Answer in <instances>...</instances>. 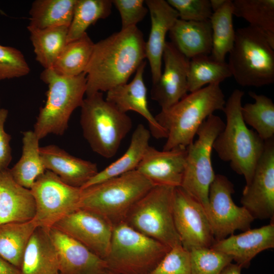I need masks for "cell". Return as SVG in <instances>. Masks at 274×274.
I'll use <instances>...</instances> for the list:
<instances>
[{
	"mask_svg": "<svg viewBox=\"0 0 274 274\" xmlns=\"http://www.w3.org/2000/svg\"><path fill=\"white\" fill-rule=\"evenodd\" d=\"M145 44L143 34L137 26L120 30L94 43L84 72L86 96L107 92L127 83L146 59Z\"/></svg>",
	"mask_w": 274,
	"mask_h": 274,
	"instance_id": "obj_1",
	"label": "cell"
},
{
	"mask_svg": "<svg viewBox=\"0 0 274 274\" xmlns=\"http://www.w3.org/2000/svg\"><path fill=\"white\" fill-rule=\"evenodd\" d=\"M244 94L243 91L235 89L226 101L223 110L226 123L215 139L213 149L222 161L229 163L234 172L244 176L247 185L263 153L265 141L249 129L243 119L242 100Z\"/></svg>",
	"mask_w": 274,
	"mask_h": 274,
	"instance_id": "obj_2",
	"label": "cell"
},
{
	"mask_svg": "<svg viewBox=\"0 0 274 274\" xmlns=\"http://www.w3.org/2000/svg\"><path fill=\"white\" fill-rule=\"evenodd\" d=\"M225 102L220 84L215 83L190 92L173 106L161 110L155 118L167 133L163 150L188 146L204 121L215 111H223Z\"/></svg>",
	"mask_w": 274,
	"mask_h": 274,
	"instance_id": "obj_3",
	"label": "cell"
},
{
	"mask_svg": "<svg viewBox=\"0 0 274 274\" xmlns=\"http://www.w3.org/2000/svg\"><path fill=\"white\" fill-rule=\"evenodd\" d=\"M80 124L93 151L106 158L117 153L132 127L130 117L98 92L87 96L81 106Z\"/></svg>",
	"mask_w": 274,
	"mask_h": 274,
	"instance_id": "obj_4",
	"label": "cell"
},
{
	"mask_svg": "<svg viewBox=\"0 0 274 274\" xmlns=\"http://www.w3.org/2000/svg\"><path fill=\"white\" fill-rule=\"evenodd\" d=\"M154 186L134 170L82 189L79 208L93 212L114 225L125 221L132 207Z\"/></svg>",
	"mask_w": 274,
	"mask_h": 274,
	"instance_id": "obj_5",
	"label": "cell"
},
{
	"mask_svg": "<svg viewBox=\"0 0 274 274\" xmlns=\"http://www.w3.org/2000/svg\"><path fill=\"white\" fill-rule=\"evenodd\" d=\"M40 77L48 90L46 103L34 124L33 131L40 140L50 134L61 135L65 132L71 115L81 107L86 90L85 73L65 77L51 68L44 69Z\"/></svg>",
	"mask_w": 274,
	"mask_h": 274,
	"instance_id": "obj_6",
	"label": "cell"
},
{
	"mask_svg": "<svg viewBox=\"0 0 274 274\" xmlns=\"http://www.w3.org/2000/svg\"><path fill=\"white\" fill-rule=\"evenodd\" d=\"M228 64L242 86L260 87L274 82V49L264 33L250 25L235 30Z\"/></svg>",
	"mask_w": 274,
	"mask_h": 274,
	"instance_id": "obj_7",
	"label": "cell"
},
{
	"mask_svg": "<svg viewBox=\"0 0 274 274\" xmlns=\"http://www.w3.org/2000/svg\"><path fill=\"white\" fill-rule=\"evenodd\" d=\"M170 249L129 226L113 225L107 270L120 274H149Z\"/></svg>",
	"mask_w": 274,
	"mask_h": 274,
	"instance_id": "obj_8",
	"label": "cell"
},
{
	"mask_svg": "<svg viewBox=\"0 0 274 274\" xmlns=\"http://www.w3.org/2000/svg\"><path fill=\"white\" fill-rule=\"evenodd\" d=\"M174 189L154 186L135 203L125 220L132 228L170 248L182 245L174 219Z\"/></svg>",
	"mask_w": 274,
	"mask_h": 274,
	"instance_id": "obj_9",
	"label": "cell"
},
{
	"mask_svg": "<svg viewBox=\"0 0 274 274\" xmlns=\"http://www.w3.org/2000/svg\"><path fill=\"white\" fill-rule=\"evenodd\" d=\"M225 123L212 114L198 128L197 139L187 147V155L181 187L204 208L206 213L209 192L215 174L212 163L213 145Z\"/></svg>",
	"mask_w": 274,
	"mask_h": 274,
	"instance_id": "obj_10",
	"label": "cell"
},
{
	"mask_svg": "<svg viewBox=\"0 0 274 274\" xmlns=\"http://www.w3.org/2000/svg\"><path fill=\"white\" fill-rule=\"evenodd\" d=\"M36 202L32 219L37 227L49 230L79 209L82 190L64 183L56 175L46 170L30 189Z\"/></svg>",
	"mask_w": 274,
	"mask_h": 274,
	"instance_id": "obj_11",
	"label": "cell"
},
{
	"mask_svg": "<svg viewBox=\"0 0 274 274\" xmlns=\"http://www.w3.org/2000/svg\"><path fill=\"white\" fill-rule=\"evenodd\" d=\"M232 183L225 176L217 174L210 185L207 214L215 241L225 238L236 230L250 229L254 219L243 206L233 201Z\"/></svg>",
	"mask_w": 274,
	"mask_h": 274,
	"instance_id": "obj_12",
	"label": "cell"
},
{
	"mask_svg": "<svg viewBox=\"0 0 274 274\" xmlns=\"http://www.w3.org/2000/svg\"><path fill=\"white\" fill-rule=\"evenodd\" d=\"M173 213L175 227L185 249L190 251L212 247L215 239L204 208L181 187L174 189Z\"/></svg>",
	"mask_w": 274,
	"mask_h": 274,
	"instance_id": "obj_13",
	"label": "cell"
},
{
	"mask_svg": "<svg viewBox=\"0 0 274 274\" xmlns=\"http://www.w3.org/2000/svg\"><path fill=\"white\" fill-rule=\"evenodd\" d=\"M241 203L254 219L273 220L274 138L265 141L252 180L243 189Z\"/></svg>",
	"mask_w": 274,
	"mask_h": 274,
	"instance_id": "obj_14",
	"label": "cell"
},
{
	"mask_svg": "<svg viewBox=\"0 0 274 274\" xmlns=\"http://www.w3.org/2000/svg\"><path fill=\"white\" fill-rule=\"evenodd\" d=\"M72 237L102 259L111 245L113 224L104 217L78 209L53 226Z\"/></svg>",
	"mask_w": 274,
	"mask_h": 274,
	"instance_id": "obj_15",
	"label": "cell"
},
{
	"mask_svg": "<svg viewBox=\"0 0 274 274\" xmlns=\"http://www.w3.org/2000/svg\"><path fill=\"white\" fill-rule=\"evenodd\" d=\"M189 60L170 42H166L162 56L164 70L151 90V98L161 110L173 106L187 94Z\"/></svg>",
	"mask_w": 274,
	"mask_h": 274,
	"instance_id": "obj_16",
	"label": "cell"
},
{
	"mask_svg": "<svg viewBox=\"0 0 274 274\" xmlns=\"http://www.w3.org/2000/svg\"><path fill=\"white\" fill-rule=\"evenodd\" d=\"M187 147L159 151L149 146L136 170L155 186L181 187Z\"/></svg>",
	"mask_w": 274,
	"mask_h": 274,
	"instance_id": "obj_17",
	"label": "cell"
},
{
	"mask_svg": "<svg viewBox=\"0 0 274 274\" xmlns=\"http://www.w3.org/2000/svg\"><path fill=\"white\" fill-rule=\"evenodd\" d=\"M49 232L56 250L60 274H100L106 262L80 242L52 227Z\"/></svg>",
	"mask_w": 274,
	"mask_h": 274,
	"instance_id": "obj_18",
	"label": "cell"
},
{
	"mask_svg": "<svg viewBox=\"0 0 274 274\" xmlns=\"http://www.w3.org/2000/svg\"><path fill=\"white\" fill-rule=\"evenodd\" d=\"M146 65L145 60L135 71L133 79L107 91L106 99L123 113L133 111L139 113L147 120L152 135L158 139H166V131L157 122L148 106L147 90L143 79Z\"/></svg>",
	"mask_w": 274,
	"mask_h": 274,
	"instance_id": "obj_19",
	"label": "cell"
},
{
	"mask_svg": "<svg viewBox=\"0 0 274 274\" xmlns=\"http://www.w3.org/2000/svg\"><path fill=\"white\" fill-rule=\"evenodd\" d=\"M150 13L151 29L145 44L146 59L149 61L152 84L159 80L162 73V56L166 36L179 18L177 11L165 0H146Z\"/></svg>",
	"mask_w": 274,
	"mask_h": 274,
	"instance_id": "obj_20",
	"label": "cell"
},
{
	"mask_svg": "<svg viewBox=\"0 0 274 274\" xmlns=\"http://www.w3.org/2000/svg\"><path fill=\"white\" fill-rule=\"evenodd\" d=\"M274 247V223L248 229L215 241L211 248L231 256L242 268H247L261 252Z\"/></svg>",
	"mask_w": 274,
	"mask_h": 274,
	"instance_id": "obj_21",
	"label": "cell"
},
{
	"mask_svg": "<svg viewBox=\"0 0 274 274\" xmlns=\"http://www.w3.org/2000/svg\"><path fill=\"white\" fill-rule=\"evenodd\" d=\"M40 153L46 170L73 187L81 188L98 172L96 163L73 156L55 145L40 147Z\"/></svg>",
	"mask_w": 274,
	"mask_h": 274,
	"instance_id": "obj_22",
	"label": "cell"
},
{
	"mask_svg": "<svg viewBox=\"0 0 274 274\" xmlns=\"http://www.w3.org/2000/svg\"><path fill=\"white\" fill-rule=\"evenodd\" d=\"M36 202L30 189L18 184L9 168L0 171V225L32 220Z\"/></svg>",
	"mask_w": 274,
	"mask_h": 274,
	"instance_id": "obj_23",
	"label": "cell"
},
{
	"mask_svg": "<svg viewBox=\"0 0 274 274\" xmlns=\"http://www.w3.org/2000/svg\"><path fill=\"white\" fill-rule=\"evenodd\" d=\"M168 34L170 42L189 59L211 53L212 30L210 20L194 21L178 18Z\"/></svg>",
	"mask_w": 274,
	"mask_h": 274,
	"instance_id": "obj_24",
	"label": "cell"
},
{
	"mask_svg": "<svg viewBox=\"0 0 274 274\" xmlns=\"http://www.w3.org/2000/svg\"><path fill=\"white\" fill-rule=\"evenodd\" d=\"M21 274H60L57 254L49 230L37 227L25 249Z\"/></svg>",
	"mask_w": 274,
	"mask_h": 274,
	"instance_id": "obj_25",
	"label": "cell"
},
{
	"mask_svg": "<svg viewBox=\"0 0 274 274\" xmlns=\"http://www.w3.org/2000/svg\"><path fill=\"white\" fill-rule=\"evenodd\" d=\"M151 133L142 124L134 129L129 146L119 158L98 172L81 188L82 189L108 179L136 170L149 145Z\"/></svg>",
	"mask_w": 274,
	"mask_h": 274,
	"instance_id": "obj_26",
	"label": "cell"
},
{
	"mask_svg": "<svg viewBox=\"0 0 274 274\" xmlns=\"http://www.w3.org/2000/svg\"><path fill=\"white\" fill-rule=\"evenodd\" d=\"M22 149L20 158L9 172L16 182L30 189L37 179L46 171L41 159L40 140L33 130L22 133Z\"/></svg>",
	"mask_w": 274,
	"mask_h": 274,
	"instance_id": "obj_27",
	"label": "cell"
},
{
	"mask_svg": "<svg viewBox=\"0 0 274 274\" xmlns=\"http://www.w3.org/2000/svg\"><path fill=\"white\" fill-rule=\"evenodd\" d=\"M77 0H36L29 11L27 29L70 26Z\"/></svg>",
	"mask_w": 274,
	"mask_h": 274,
	"instance_id": "obj_28",
	"label": "cell"
},
{
	"mask_svg": "<svg viewBox=\"0 0 274 274\" xmlns=\"http://www.w3.org/2000/svg\"><path fill=\"white\" fill-rule=\"evenodd\" d=\"M37 227L33 220L1 224L0 257L20 269L25 249Z\"/></svg>",
	"mask_w": 274,
	"mask_h": 274,
	"instance_id": "obj_29",
	"label": "cell"
},
{
	"mask_svg": "<svg viewBox=\"0 0 274 274\" xmlns=\"http://www.w3.org/2000/svg\"><path fill=\"white\" fill-rule=\"evenodd\" d=\"M232 4L233 15L262 31L274 48V0H234Z\"/></svg>",
	"mask_w": 274,
	"mask_h": 274,
	"instance_id": "obj_30",
	"label": "cell"
},
{
	"mask_svg": "<svg viewBox=\"0 0 274 274\" xmlns=\"http://www.w3.org/2000/svg\"><path fill=\"white\" fill-rule=\"evenodd\" d=\"M68 27L62 26L45 29H28L36 59L44 68H52L67 44Z\"/></svg>",
	"mask_w": 274,
	"mask_h": 274,
	"instance_id": "obj_31",
	"label": "cell"
},
{
	"mask_svg": "<svg viewBox=\"0 0 274 274\" xmlns=\"http://www.w3.org/2000/svg\"><path fill=\"white\" fill-rule=\"evenodd\" d=\"M94 45V43L86 32L81 38L66 44L51 69L65 77L77 76L84 73Z\"/></svg>",
	"mask_w": 274,
	"mask_h": 274,
	"instance_id": "obj_32",
	"label": "cell"
},
{
	"mask_svg": "<svg viewBox=\"0 0 274 274\" xmlns=\"http://www.w3.org/2000/svg\"><path fill=\"white\" fill-rule=\"evenodd\" d=\"M232 76L228 63L219 61L210 55H201L189 60L187 84L188 92L198 90L206 85L220 84Z\"/></svg>",
	"mask_w": 274,
	"mask_h": 274,
	"instance_id": "obj_33",
	"label": "cell"
},
{
	"mask_svg": "<svg viewBox=\"0 0 274 274\" xmlns=\"http://www.w3.org/2000/svg\"><path fill=\"white\" fill-rule=\"evenodd\" d=\"M232 1L227 0L210 19L212 30V48L210 55L219 61H225V56L231 50L235 30L232 21Z\"/></svg>",
	"mask_w": 274,
	"mask_h": 274,
	"instance_id": "obj_34",
	"label": "cell"
},
{
	"mask_svg": "<svg viewBox=\"0 0 274 274\" xmlns=\"http://www.w3.org/2000/svg\"><path fill=\"white\" fill-rule=\"evenodd\" d=\"M253 103H247L242 107L245 123L255 130L264 141L274 138V104L271 98L254 92L249 93Z\"/></svg>",
	"mask_w": 274,
	"mask_h": 274,
	"instance_id": "obj_35",
	"label": "cell"
},
{
	"mask_svg": "<svg viewBox=\"0 0 274 274\" xmlns=\"http://www.w3.org/2000/svg\"><path fill=\"white\" fill-rule=\"evenodd\" d=\"M112 5L111 0H77L68 29L67 43L81 38L98 20L107 18L111 13Z\"/></svg>",
	"mask_w": 274,
	"mask_h": 274,
	"instance_id": "obj_36",
	"label": "cell"
},
{
	"mask_svg": "<svg viewBox=\"0 0 274 274\" xmlns=\"http://www.w3.org/2000/svg\"><path fill=\"white\" fill-rule=\"evenodd\" d=\"M190 254L191 274H220L233 260L231 256L211 247L193 249Z\"/></svg>",
	"mask_w": 274,
	"mask_h": 274,
	"instance_id": "obj_37",
	"label": "cell"
},
{
	"mask_svg": "<svg viewBox=\"0 0 274 274\" xmlns=\"http://www.w3.org/2000/svg\"><path fill=\"white\" fill-rule=\"evenodd\" d=\"M29 72V66L20 51L0 45V80L20 78Z\"/></svg>",
	"mask_w": 274,
	"mask_h": 274,
	"instance_id": "obj_38",
	"label": "cell"
},
{
	"mask_svg": "<svg viewBox=\"0 0 274 274\" xmlns=\"http://www.w3.org/2000/svg\"><path fill=\"white\" fill-rule=\"evenodd\" d=\"M149 274H191L190 251L182 245L170 248Z\"/></svg>",
	"mask_w": 274,
	"mask_h": 274,
	"instance_id": "obj_39",
	"label": "cell"
},
{
	"mask_svg": "<svg viewBox=\"0 0 274 274\" xmlns=\"http://www.w3.org/2000/svg\"><path fill=\"white\" fill-rule=\"evenodd\" d=\"M178 12L179 18L185 21L210 20L213 11L210 0H167Z\"/></svg>",
	"mask_w": 274,
	"mask_h": 274,
	"instance_id": "obj_40",
	"label": "cell"
},
{
	"mask_svg": "<svg viewBox=\"0 0 274 274\" xmlns=\"http://www.w3.org/2000/svg\"><path fill=\"white\" fill-rule=\"evenodd\" d=\"M118 10L121 21V29L124 30L136 26L146 16L148 9L144 0H112Z\"/></svg>",
	"mask_w": 274,
	"mask_h": 274,
	"instance_id": "obj_41",
	"label": "cell"
},
{
	"mask_svg": "<svg viewBox=\"0 0 274 274\" xmlns=\"http://www.w3.org/2000/svg\"><path fill=\"white\" fill-rule=\"evenodd\" d=\"M8 115L7 109L0 108V171L9 168L12 158L10 144L11 136L4 129Z\"/></svg>",
	"mask_w": 274,
	"mask_h": 274,
	"instance_id": "obj_42",
	"label": "cell"
},
{
	"mask_svg": "<svg viewBox=\"0 0 274 274\" xmlns=\"http://www.w3.org/2000/svg\"><path fill=\"white\" fill-rule=\"evenodd\" d=\"M0 274H21L20 270L0 257Z\"/></svg>",
	"mask_w": 274,
	"mask_h": 274,
	"instance_id": "obj_43",
	"label": "cell"
},
{
	"mask_svg": "<svg viewBox=\"0 0 274 274\" xmlns=\"http://www.w3.org/2000/svg\"><path fill=\"white\" fill-rule=\"evenodd\" d=\"M241 269L242 267L236 263H230L222 269L220 274H241Z\"/></svg>",
	"mask_w": 274,
	"mask_h": 274,
	"instance_id": "obj_44",
	"label": "cell"
},
{
	"mask_svg": "<svg viewBox=\"0 0 274 274\" xmlns=\"http://www.w3.org/2000/svg\"><path fill=\"white\" fill-rule=\"evenodd\" d=\"M227 0H210L211 9L214 12L220 9Z\"/></svg>",
	"mask_w": 274,
	"mask_h": 274,
	"instance_id": "obj_45",
	"label": "cell"
},
{
	"mask_svg": "<svg viewBox=\"0 0 274 274\" xmlns=\"http://www.w3.org/2000/svg\"><path fill=\"white\" fill-rule=\"evenodd\" d=\"M100 274H120V273H116V272H113V271H111L110 270L107 269L106 270L104 271V272H102V273Z\"/></svg>",
	"mask_w": 274,
	"mask_h": 274,
	"instance_id": "obj_46",
	"label": "cell"
}]
</instances>
